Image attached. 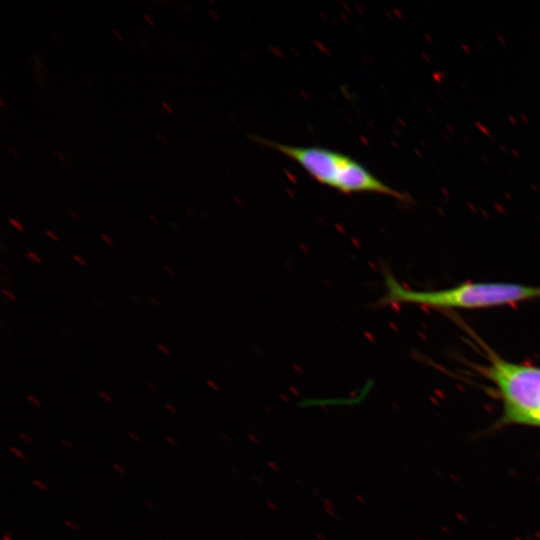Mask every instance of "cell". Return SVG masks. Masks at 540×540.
<instances>
[{
    "label": "cell",
    "instance_id": "cell-25",
    "mask_svg": "<svg viewBox=\"0 0 540 540\" xmlns=\"http://www.w3.org/2000/svg\"><path fill=\"white\" fill-rule=\"evenodd\" d=\"M165 440L174 447H177V445H178L176 440L174 438H172L171 436H166Z\"/></svg>",
    "mask_w": 540,
    "mask_h": 540
},
{
    "label": "cell",
    "instance_id": "cell-7",
    "mask_svg": "<svg viewBox=\"0 0 540 540\" xmlns=\"http://www.w3.org/2000/svg\"><path fill=\"white\" fill-rule=\"evenodd\" d=\"M9 450H10V452H12L20 460H22L24 462H27V458H26L25 454L21 450H19L18 448L14 447V446H10Z\"/></svg>",
    "mask_w": 540,
    "mask_h": 540
},
{
    "label": "cell",
    "instance_id": "cell-24",
    "mask_svg": "<svg viewBox=\"0 0 540 540\" xmlns=\"http://www.w3.org/2000/svg\"><path fill=\"white\" fill-rule=\"evenodd\" d=\"M127 434L134 441L140 442V438L138 437V435L135 432L129 431V432H127Z\"/></svg>",
    "mask_w": 540,
    "mask_h": 540
},
{
    "label": "cell",
    "instance_id": "cell-16",
    "mask_svg": "<svg viewBox=\"0 0 540 540\" xmlns=\"http://www.w3.org/2000/svg\"><path fill=\"white\" fill-rule=\"evenodd\" d=\"M100 237L107 245H114V241L107 234L101 233Z\"/></svg>",
    "mask_w": 540,
    "mask_h": 540
},
{
    "label": "cell",
    "instance_id": "cell-5",
    "mask_svg": "<svg viewBox=\"0 0 540 540\" xmlns=\"http://www.w3.org/2000/svg\"><path fill=\"white\" fill-rule=\"evenodd\" d=\"M24 258L28 259L34 264H42L43 262L41 257L34 251H27L24 253Z\"/></svg>",
    "mask_w": 540,
    "mask_h": 540
},
{
    "label": "cell",
    "instance_id": "cell-17",
    "mask_svg": "<svg viewBox=\"0 0 540 540\" xmlns=\"http://www.w3.org/2000/svg\"><path fill=\"white\" fill-rule=\"evenodd\" d=\"M19 438L21 440H23L24 442L28 443V444H31L33 442V440L31 439V437H29L27 434H25L24 432H20L18 434Z\"/></svg>",
    "mask_w": 540,
    "mask_h": 540
},
{
    "label": "cell",
    "instance_id": "cell-22",
    "mask_svg": "<svg viewBox=\"0 0 540 540\" xmlns=\"http://www.w3.org/2000/svg\"><path fill=\"white\" fill-rule=\"evenodd\" d=\"M69 216L74 220H80V215L77 211L71 210L69 211Z\"/></svg>",
    "mask_w": 540,
    "mask_h": 540
},
{
    "label": "cell",
    "instance_id": "cell-30",
    "mask_svg": "<svg viewBox=\"0 0 540 540\" xmlns=\"http://www.w3.org/2000/svg\"><path fill=\"white\" fill-rule=\"evenodd\" d=\"M144 504H145L147 507H149L150 509H152V510H155V509H156V506L154 505V503L151 502V501H149V500H145V501H144Z\"/></svg>",
    "mask_w": 540,
    "mask_h": 540
},
{
    "label": "cell",
    "instance_id": "cell-2",
    "mask_svg": "<svg viewBox=\"0 0 540 540\" xmlns=\"http://www.w3.org/2000/svg\"><path fill=\"white\" fill-rule=\"evenodd\" d=\"M254 140L294 160L317 182L343 194L373 193L410 201L409 195L388 186L360 162L341 152L287 145L261 137Z\"/></svg>",
    "mask_w": 540,
    "mask_h": 540
},
{
    "label": "cell",
    "instance_id": "cell-41",
    "mask_svg": "<svg viewBox=\"0 0 540 540\" xmlns=\"http://www.w3.org/2000/svg\"><path fill=\"white\" fill-rule=\"evenodd\" d=\"M0 105H1L2 108L5 107V105H4L3 101H2V99L0 100Z\"/></svg>",
    "mask_w": 540,
    "mask_h": 540
},
{
    "label": "cell",
    "instance_id": "cell-19",
    "mask_svg": "<svg viewBox=\"0 0 540 540\" xmlns=\"http://www.w3.org/2000/svg\"><path fill=\"white\" fill-rule=\"evenodd\" d=\"M163 268L170 276H172V277L176 276L175 271L168 264H164Z\"/></svg>",
    "mask_w": 540,
    "mask_h": 540
},
{
    "label": "cell",
    "instance_id": "cell-15",
    "mask_svg": "<svg viewBox=\"0 0 540 540\" xmlns=\"http://www.w3.org/2000/svg\"><path fill=\"white\" fill-rule=\"evenodd\" d=\"M64 525L74 531H78L79 530V527L77 524H75L74 522H72L71 520H64Z\"/></svg>",
    "mask_w": 540,
    "mask_h": 540
},
{
    "label": "cell",
    "instance_id": "cell-34",
    "mask_svg": "<svg viewBox=\"0 0 540 540\" xmlns=\"http://www.w3.org/2000/svg\"><path fill=\"white\" fill-rule=\"evenodd\" d=\"M148 386H149V388H151L154 392H158V388H157V386H156L153 382L149 381V382H148Z\"/></svg>",
    "mask_w": 540,
    "mask_h": 540
},
{
    "label": "cell",
    "instance_id": "cell-32",
    "mask_svg": "<svg viewBox=\"0 0 540 540\" xmlns=\"http://www.w3.org/2000/svg\"><path fill=\"white\" fill-rule=\"evenodd\" d=\"M149 219L156 225V226H159L160 223L158 221V219L154 216V215H148Z\"/></svg>",
    "mask_w": 540,
    "mask_h": 540
},
{
    "label": "cell",
    "instance_id": "cell-8",
    "mask_svg": "<svg viewBox=\"0 0 540 540\" xmlns=\"http://www.w3.org/2000/svg\"><path fill=\"white\" fill-rule=\"evenodd\" d=\"M1 292L9 300H11V301H16L17 300V296L12 291H10L8 288H2Z\"/></svg>",
    "mask_w": 540,
    "mask_h": 540
},
{
    "label": "cell",
    "instance_id": "cell-37",
    "mask_svg": "<svg viewBox=\"0 0 540 540\" xmlns=\"http://www.w3.org/2000/svg\"><path fill=\"white\" fill-rule=\"evenodd\" d=\"M93 302L95 303V305H97L98 307H101V304L98 300H93Z\"/></svg>",
    "mask_w": 540,
    "mask_h": 540
},
{
    "label": "cell",
    "instance_id": "cell-4",
    "mask_svg": "<svg viewBox=\"0 0 540 540\" xmlns=\"http://www.w3.org/2000/svg\"><path fill=\"white\" fill-rule=\"evenodd\" d=\"M34 59H35V61H34L33 69L35 71L36 78L38 79L39 84H41L42 87H45L43 82H42V72L44 71L43 62H42L41 58H39V57H34Z\"/></svg>",
    "mask_w": 540,
    "mask_h": 540
},
{
    "label": "cell",
    "instance_id": "cell-20",
    "mask_svg": "<svg viewBox=\"0 0 540 540\" xmlns=\"http://www.w3.org/2000/svg\"><path fill=\"white\" fill-rule=\"evenodd\" d=\"M165 408L170 411L172 414H177L178 413V410L175 406H173L172 404L170 403H166L165 404Z\"/></svg>",
    "mask_w": 540,
    "mask_h": 540
},
{
    "label": "cell",
    "instance_id": "cell-3",
    "mask_svg": "<svg viewBox=\"0 0 540 540\" xmlns=\"http://www.w3.org/2000/svg\"><path fill=\"white\" fill-rule=\"evenodd\" d=\"M481 372L503 402L502 423L536 427L540 416V367L507 361L486 349Z\"/></svg>",
    "mask_w": 540,
    "mask_h": 540
},
{
    "label": "cell",
    "instance_id": "cell-29",
    "mask_svg": "<svg viewBox=\"0 0 540 540\" xmlns=\"http://www.w3.org/2000/svg\"><path fill=\"white\" fill-rule=\"evenodd\" d=\"M7 149H8L12 154H14L16 157H20V154L18 153V151H17L15 148H13L12 146L8 145V146H7Z\"/></svg>",
    "mask_w": 540,
    "mask_h": 540
},
{
    "label": "cell",
    "instance_id": "cell-40",
    "mask_svg": "<svg viewBox=\"0 0 540 540\" xmlns=\"http://www.w3.org/2000/svg\"><path fill=\"white\" fill-rule=\"evenodd\" d=\"M186 211L194 217V213L191 212V211L189 210V208H187Z\"/></svg>",
    "mask_w": 540,
    "mask_h": 540
},
{
    "label": "cell",
    "instance_id": "cell-9",
    "mask_svg": "<svg viewBox=\"0 0 540 540\" xmlns=\"http://www.w3.org/2000/svg\"><path fill=\"white\" fill-rule=\"evenodd\" d=\"M26 399L32 403L33 405L37 406V407H41L42 403L41 401L34 395L32 394H28L26 395Z\"/></svg>",
    "mask_w": 540,
    "mask_h": 540
},
{
    "label": "cell",
    "instance_id": "cell-1",
    "mask_svg": "<svg viewBox=\"0 0 540 540\" xmlns=\"http://www.w3.org/2000/svg\"><path fill=\"white\" fill-rule=\"evenodd\" d=\"M387 292L377 306L415 304L438 309H479L539 299L540 287L507 282L463 283L448 289L415 291L402 286L384 270Z\"/></svg>",
    "mask_w": 540,
    "mask_h": 540
},
{
    "label": "cell",
    "instance_id": "cell-12",
    "mask_svg": "<svg viewBox=\"0 0 540 540\" xmlns=\"http://www.w3.org/2000/svg\"><path fill=\"white\" fill-rule=\"evenodd\" d=\"M45 234H46L49 238H51L53 241H55V242H59V241H60L58 235H57L56 232H54V231H51V230H48V229H47V230H45Z\"/></svg>",
    "mask_w": 540,
    "mask_h": 540
},
{
    "label": "cell",
    "instance_id": "cell-23",
    "mask_svg": "<svg viewBox=\"0 0 540 540\" xmlns=\"http://www.w3.org/2000/svg\"><path fill=\"white\" fill-rule=\"evenodd\" d=\"M150 301L152 302V304H154L156 307H159L161 308L162 307V303L159 299H157L156 297H150Z\"/></svg>",
    "mask_w": 540,
    "mask_h": 540
},
{
    "label": "cell",
    "instance_id": "cell-18",
    "mask_svg": "<svg viewBox=\"0 0 540 540\" xmlns=\"http://www.w3.org/2000/svg\"><path fill=\"white\" fill-rule=\"evenodd\" d=\"M112 467L113 469H115L117 472H119L120 474L124 475L126 474V470L118 463H113L112 464Z\"/></svg>",
    "mask_w": 540,
    "mask_h": 540
},
{
    "label": "cell",
    "instance_id": "cell-38",
    "mask_svg": "<svg viewBox=\"0 0 540 540\" xmlns=\"http://www.w3.org/2000/svg\"><path fill=\"white\" fill-rule=\"evenodd\" d=\"M536 427H540V416H539V418L537 420Z\"/></svg>",
    "mask_w": 540,
    "mask_h": 540
},
{
    "label": "cell",
    "instance_id": "cell-31",
    "mask_svg": "<svg viewBox=\"0 0 540 540\" xmlns=\"http://www.w3.org/2000/svg\"><path fill=\"white\" fill-rule=\"evenodd\" d=\"M157 138L165 145H167V140L161 133H156Z\"/></svg>",
    "mask_w": 540,
    "mask_h": 540
},
{
    "label": "cell",
    "instance_id": "cell-26",
    "mask_svg": "<svg viewBox=\"0 0 540 540\" xmlns=\"http://www.w3.org/2000/svg\"><path fill=\"white\" fill-rule=\"evenodd\" d=\"M161 105L169 114H173V110L168 103L163 101Z\"/></svg>",
    "mask_w": 540,
    "mask_h": 540
},
{
    "label": "cell",
    "instance_id": "cell-39",
    "mask_svg": "<svg viewBox=\"0 0 540 540\" xmlns=\"http://www.w3.org/2000/svg\"><path fill=\"white\" fill-rule=\"evenodd\" d=\"M178 113L183 119L186 118L185 115L181 111H178Z\"/></svg>",
    "mask_w": 540,
    "mask_h": 540
},
{
    "label": "cell",
    "instance_id": "cell-11",
    "mask_svg": "<svg viewBox=\"0 0 540 540\" xmlns=\"http://www.w3.org/2000/svg\"><path fill=\"white\" fill-rule=\"evenodd\" d=\"M53 153L60 159L63 164H65L66 167L68 166V159L64 154L57 150H53Z\"/></svg>",
    "mask_w": 540,
    "mask_h": 540
},
{
    "label": "cell",
    "instance_id": "cell-33",
    "mask_svg": "<svg viewBox=\"0 0 540 540\" xmlns=\"http://www.w3.org/2000/svg\"><path fill=\"white\" fill-rule=\"evenodd\" d=\"M143 18L150 24V25H154V21L153 19L147 15V14H143Z\"/></svg>",
    "mask_w": 540,
    "mask_h": 540
},
{
    "label": "cell",
    "instance_id": "cell-36",
    "mask_svg": "<svg viewBox=\"0 0 540 540\" xmlns=\"http://www.w3.org/2000/svg\"><path fill=\"white\" fill-rule=\"evenodd\" d=\"M81 75L86 79L87 82L91 83V79L89 76H87L85 73H82Z\"/></svg>",
    "mask_w": 540,
    "mask_h": 540
},
{
    "label": "cell",
    "instance_id": "cell-27",
    "mask_svg": "<svg viewBox=\"0 0 540 540\" xmlns=\"http://www.w3.org/2000/svg\"><path fill=\"white\" fill-rule=\"evenodd\" d=\"M112 33L119 39V40H123V36L121 34V32L116 29V28H112Z\"/></svg>",
    "mask_w": 540,
    "mask_h": 540
},
{
    "label": "cell",
    "instance_id": "cell-14",
    "mask_svg": "<svg viewBox=\"0 0 540 540\" xmlns=\"http://www.w3.org/2000/svg\"><path fill=\"white\" fill-rule=\"evenodd\" d=\"M99 396H100L104 401H106L107 403H112V402H113V398H112L107 392L100 391V392H99Z\"/></svg>",
    "mask_w": 540,
    "mask_h": 540
},
{
    "label": "cell",
    "instance_id": "cell-35",
    "mask_svg": "<svg viewBox=\"0 0 540 540\" xmlns=\"http://www.w3.org/2000/svg\"><path fill=\"white\" fill-rule=\"evenodd\" d=\"M2 540H12L11 535L10 534L3 535Z\"/></svg>",
    "mask_w": 540,
    "mask_h": 540
},
{
    "label": "cell",
    "instance_id": "cell-21",
    "mask_svg": "<svg viewBox=\"0 0 540 540\" xmlns=\"http://www.w3.org/2000/svg\"><path fill=\"white\" fill-rule=\"evenodd\" d=\"M157 348L165 355H170V350L163 344H158Z\"/></svg>",
    "mask_w": 540,
    "mask_h": 540
},
{
    "label": "cell",
    "instance_id": "cell-28",
    "mask_svg": "<svg viewBox=\"0 0 540 540\" xmlns=\"http://www.w3.org/2000/svg\"><path fill=\"white\" fill-rule=\"evenodd\" d=\"M61 443L63 445H65L68 449H74V445L72 443H69L67 440L65 439H61Z\"/></svg>",
    "mask_w": 540,
    "mask_h": 540
},
{
    "label": "cell",
    "instance_id": "cell-6",
    "mask_svg": "<svg viewBox=\"0 0 540 540\" xmlns=\"http://www.w3.org/2000/svg\"><path fill=\"white\" fill-rule=\"evenodd\" d=\"M8 222L10 223V225L12 227H14L19 232H24V227H23V225L20 223V221L18 219L14 218V217H9Z\"/></svg>",
    "mask_w": 540,
    "mask_h": 540
},
{
    "label": "cell",
    "instance_id": "cell-10",
    "mask_svg": "<svg viewBox=\"0 0 540 540\" xmlns=\"http://www.w3.org/2000/svg\"><path fill=\"white\" fill-rule=\"evenodd\" d=\"M32 484L42 491H48L47 485L40 480L34 479L32 480Z\"/></svg>",
    "mask_w": 540,
    "mask_h": 540
},
{
    "label": "cell",
    "instance_id": "cell-13",
    "mask_svg": "<svg viewBox=\"0 0 540 540\" xmlns=\"http://www.w3.org/2000/svg\"><path fill=\"white\" fill-rule=\"evenodd\" d=\"M73 259L74 261H76L78 264H80L81 266L83 267H86L87 266V263L86 261L83 259L82 256L78 255V254H74L73 256Z\"/></svg>",
    "mask_w": 540,
    "mask_h": 540
}]
</instances>
